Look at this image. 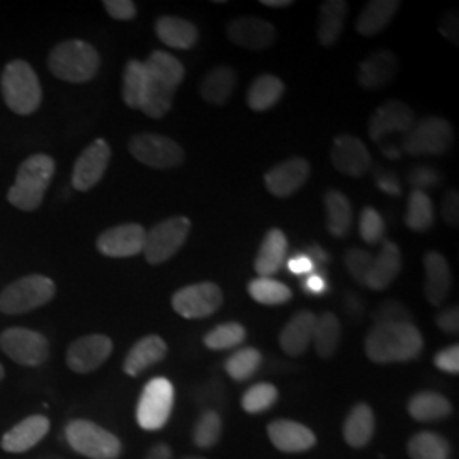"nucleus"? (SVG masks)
<instances>
[{"instance_id": "21", "label": "nucleus", "mask_w": 459, "mask_h": 459, "mask_svg": "<svg viewBox=\"0 0 459 459\" xmlns=\"http://www.w3.org/2000/svg\"><path fill=\"white\" fill-rule=\"evenodd\" d=\"M398 72V58L390 49H379L358 68V82L366 91H377L392 82Z\"/></svg>"}, {"instance_id": "39", "label": "nucleus", "mask_w": 459, "mask_h": 459, "mask_svg": "<svg viewBox=\"0 0 459 459\" xmlns=\"http://www.w3.org/2000/svg\"><path fill=\"white\" fill-rule=\"evenodd\" d=\"M247 291L252 296L254 301L265 307L284 305L293 298V291L284 282L273 278L252 279L247 284Z\"/></svg>"}, {"instance_id": "37", "label": "nucleus", "mask_w": 459, "mask_h": 459, "mask_svg": "<svg viewBox=\"0 0 459 459\" xmlns=\"http://www.w3.org/2000/svg\"><path fill=\"white\" fill-rule=\"evenodd\" d=\"M342 339V325L341 320L333 313L325 312L316 318L313 328L312 342L316 354L322 359H328L335 354Z\"/></svg>"}, {"instance_id": "6", "label": "nucleus", "mask_w": 459, "mask_h": 459, "mask_svg": "<svg viewBox=\"0 0 459 459\" xmlns=\"http://www.w3.org/2000/svg\"><path fill=\"white\" fill-rule=\"evenodd\" d=\"M56 293L51 279L41 274H30L17 279L0 293V312L22 315L49 303Z\"/></svg>"}, {"instance_id": "53", "label": "nucleus", "mask_w": 459, "mask_h": 459, "mask_svg": "<svg viewBox=\"0 0 459 459\" xmlns=\"http://www.w3.org/2000/svg\"><path fill=\"white\" fill-rule=\"evenodd\" d=\"M436 324L437 327L441 328L446 333L456 335L459 332V310L458 307H451L447 310L439 313L436 316Z\"/></svg>"}, {"instance_id": "22", "label": "nucleus", "mask_w": 459, "mask_h": 459, "mask_svg": "<svg viewBox=\"0 0 459 459\" xmlns=\"http://www.w3.org/2000/svg\"><path fill=\"white\" fill-rule=\"evenodd\" d=\"M273 446L282 453H303L312 449L316 437L312 429L293 420H274L267 427Z\"/></svg>"}, {"instance_id": "62", "label": "nucleus", "mask_w": 459, "mask_h": 459, "mask_svg": "<svg viewBox=\"0 0 459 459\" xmlns=\"http://www.w3.org/2000/svg\"><path fill=\"white\" fill-rule=\"evenodd\" d=\"M383 150V153H386V157H390V159H400L402 157V150L398 147H390V145H385V147H381Z\"/></svg>"}, {"instance_id": "16", "label": "nucleus", "mask_w": 459, "mask_h": 459, "mask_svg": "<svg viewBox=\"0 0 459 459\" xmlns=\"http://www.w3.org/2000/svg\"><path fill=\"white\" fill-rule=\"evenodd\" d=\"M111 160V148L106 140H96L79 155L74 165L72 186L77 191H89L104 178Z\"/></svg>"}, {"instance_id": "54", "label": "nucleus", "mask_w": 459, "mask_h": 459, "mask_svg": "<svg viewBox=\"0 0 459 459\" xmlns=\"http://www.w3.org/2000/svg\"><path fill=\"white\" fill-rule=\"evenodd\" d=\"M301 288L308 293V295H324L328 290L327 281L324 274L318 273H310L307 279L301 282Z\"/></svg>"}, {"instance_id": "38", "label": "nucleus", "mask_w": 459, "mask_h": 459, "mask_svg": "<svg viewBox=\"0 0 459 459\" xmlns=\"http://www.w3.org/2000/svg\"><path fill=\"white\" fill-rule=\"evenodd\" d=\"M411 459H451V444L436 432H419L407 446Z\"/></svg>"}, {"instance_id": "12", "label": "nucleus", "mask_w": 459, "mask_h": 459, "mask_svg": "<svg viewBox=\"0 0 459 459\" xmlns=\"http://www.w3.org/2000/svg\"><path fill=\"white\" fill-rule=\"evenodd\" d=\"M0 349L13 361L30 368L41 366L49 356L47 337L30 328L13 327L4 330L0 333Z\"/></svg>"}, {"instance_id": "20", "label": "nucleus", "mask_w": 459, "mask_h": 459, "mask_svg": "<svg viewBox=\"0 0 459 459\" xmlns=\"http://www.w3.org/2000/svg\"><path fill=\"white\" fill-rule=\"evenodd\" d=\"M227 36L231 43L242 48L261 51L276 41V30L261 17H235L227 26Z\"/></svg>"}, {"instance_id": "58", "label": "nucleus", "mask_w": 459, "mask_h": 459, "mask_svg": "<svg viewBox=\"0 0 459 459\" xmlns=\"http://www.w3.org/2000/svg\"><path fill=\"white\" fill-rule=\"evenodd\" d=\"M456 28H458V21H456V16H453V14H449L447 19L441 21V33H443L444 36H447V38H449L451 41H455V43H458Z\"/></svg>"}, {"instance_id": "7", "label": "nucleus", "mask_w": 459, "mask_h": 459, "mask_svg": "<svg viewBox=\"0 0 459 459\" xmlns=\"http://www.w3.org/2000/svg\"><path fill=\"white\" fill-rule=\"evenodd\" d=\"M66 443L74 451L91 459H117L123 446L121 441L91 420H72L65 429Z\"/></svg>"}, {"instance_id": "31", "label": "nucleus", "mask_w": 459, "mask_h": 459, "mask_svg": "<svg viewBox=\"0 0 459 459\" xmlns=\"http://www.w3.org/2000/svg\"><path fill=\"white\" fill-rule=\"evenodd\" d=\"M345 443L354 449H361L368 446L375 434V413L368 403L354 405L349 415L345 417L344 427Z\"/></svg>"}, {"instance_id": "23", "label": "nucleus", "mask_w": 459, "mask_h": 459, "mask_svg": "<svg viewBox=\"0 0 459 459\" xmlns=\"http://www.w3.org/2000/svg\"><path fill=\"white\" fill-rule=\"evenodd\" d=\"M424 271H426V291L427 301L434 307H441L446 298L451 291V267L446 261L443 254L430 250L424 255Z\"/></svg>"}, {"instance_id": "14", "label": "nucleus", "mask_w": 459, "mask_h": 459, "mask_svg": "<svg viewBox=\"0 0 459 459\" xmlns=\"http://www.w3.org/2000/svg\"><path fill=\"white\" fill-rule=\"evenodd\" d=\"M113 341L102 333L83 335L72 342L66 351V366L79 375H87L99 369L109 359Z\"/></svg>"}, {"instance_id": "30", "label": "nucleus", "mask_w": 459, "mask_h": 459, "mask_svg": "<svg viewBox=\"0 0 459 459\" xmlns=\"http://www.w3.org/2000/svg\"><path fill=\"white\" fill-rule=\"evenodd\" d=\"M347 11L349 4L344 0H325L320 5L316 36L322 47L328 48L339 41L341 34L344 31Z\"/></svg>"}, {"instance_id": "24", "label": "nucleus", "mask_w": 459, "mask_h": 459, "mask_svg": "<svg viewBox=\"0 0 459 459\" xmlns=\"http://www.w3.org/2000/svg\"><path fill=\"white\" fill-rule=\"evenodd\" d=\"M402 271V252L394 242H385L364 279V286L373 291L386 290Z\"/></svg>"}, {"instance_id": "61", "label": "nucleus", "mask_w": 459, "mask_h": 459, "mask_svg": "<svg viewBox=\"0 0 459 459\" xmlns=\"http://www.w3.org/2000/svg\"><path fill=\"white\" fill-rule=\"evenodd\" d=\"M293 2L291 0H263V5L271 7V9H282V7H290Z\"/></svg>"}, {"instance_id": "11", "label": "nucleus", "mask_w": 459, "mask_h": 459, "mask_svg": "<svg viewBox=\"0 0 459 459\" xmlns=\"http://www.w3.org/2000/svg\"><path fill=\"white\" fill-rule=\"evenodd\" d=\"M133 157L152 169L167 170L184 162V150L178 142L155 133H140L128 143Z\"/></svg>"}, {"instance_id": "13", "label": "nucleus", "mask_w": 459, "mask_h": 459, "mask_svg": "<svg viewBox=\"0 0 459 459\" xmlns=\"http://www.w3.org/2000/svg\"><path fill=\"white\" fill-rule=\"evenodd\" d=\"M223 305V291L221 288L212 282H197L178 290L172 296V308L178 315L189 320H199L212 316Z\"/></svg>"}, {"instance_id": "57", "label": "nucleus", "mask_w": 459, "mask_h": 459, "mask_svg": "<svg viewBox=\"0 0 459 459\" xmlns=\"http://www.w3.org/2000/svg\"><path fill=\"white\" fill-rule=\"evenodd\" d=\"M345 308L352 318H361L362 312H364L361 298L354 295V293H347V296H345Z\"/></svg>"}, {"instance_id": "25", "label": "nucleus", "mask_w": 459, "mask_h": 459, "mask_svg": "<svg viewBox=\"0 0 459 459\" xmlns=\"http://www.w3.org/2000/svg\"><path fill=\"white\" fill-rule=\"evenodd\" d=\"M49 430V420L43 415H31L4 434L0 446L7 453H24L39 443Z\"/></svg>"}, {"instance_id": "10", "label": "nucleus", "mask_w": 459, "mask_h": 459, "mask_svg": "<svg viewBox=\"0 0 459 459\" xmlns=\"http://www.w3.org/2000/svg\"><path fill=\"white\" fill-rule=\"evenodd\" d=\"M174 407V386L167 377L150 379L136 405V422L143 430H159Z\"/></svg>"}, {"instance_id": "28", "label": "nucleus", "mask_w": 459, "mask_h": 459, "mask_svg": "<svg viewBox=\"0 0 459 459\" xmlns=\"http://www.w3.org/2000/svg\"><path fill=\"white\" fill-rule=\"evenodd\" d=\"M169 347L165 344L164 339L159 335H147L140 339L136 344L133 345L123 364V371L128 377H138L143 371H147L150 366L157 362L164 361L167 356Z\"/></svg>"}, {"instance_id": "27", "label": "nucleus", "mask_w": 459, "mask_h": 459, "mask_svg": "<svg viewBox=\"0 0 459 459\" xmlns=\"http://www.w3.org/2000/svg\"><path fill=\"white\" fill-rule=\"evenodd\" d=\"M288 238L279 229H271L263 238L259 247L254 269L259 278H273L286 263Z\"/></svg>"}, {"instance_id": "46", "label": "nucleus", "mask_w": 459, "mask_h": 459, "mask_svg": "<svg viewBox=\"0 0 459 459\" xmlns=\"http://www.w3.org/2000/svg\"><path fill=\"white\" fill-rule=\"evenodd\" d=\"M359 233H361L362 240L369 246L379 244L385 238L386 227H385L381 214L377 213L375 208L366 206L362 210L361 218H359Z\"/></svg>"}, {"instance_id": "36", "label": "nucleus", "mask_w": 459, "mask_h": 459, "mask_svg": "<svg viewBox=\"0 0 459 459\" xmlns=\"http://www.w3.org/2000/svg\"><path fill=\"white\" fill-rule=\"evenodd\" d=\"M284 94V83L276 75H259L247 91V106L254 111H267L278 104Z\"/></svg>"}, {"instance_id": "32", "label": "nucleus", "mask_w": 459, "mask_h": 459, "mask_svg": "<svg viewBox=\"0 0 459 459\" xmlns=\"http://www.w3.org/2000/svg\"><path fill=\"white\" fill-rule=\"evenodd\" d=\"M237 87V74L229 65L214 66L210 70L199 87L201 98L213 106H223L229 102Z\"/></svg>"}, {"instance_id": "45", "label": "nucleus", "mask_w": 459, "mask_h": 459, "mask_svg": "<svg viewBox=\"0 0 459 459\" xmlns=\"http://www.w3.org/2000/svg\"><path fill=\"white\" fill-rule=\"evenodd\" d=\"M278 388L271 383H257L242 396V409L247 413H263L278 402Z\"/></svg>"}, {"instance_id": "41", "label": "nucleus", "mask_w": 459, "mask_h": 459, "mask_svg": "<svg viewBox=\"0 0 459 459\" xmlns=\"http://www.w3.org/2000/svg\"><path fill=\"white\" fill-rule=\"evenodd\" d=\"M263 364V354L255 347H242L225 361V371L235 381H247L254 377Z\"/></svg>"}, {"instance_id": "56", "label": "nucleus", "mask_w": 459, "mask_h": 459, "mask_svg": "<svg viewBox=\"0 0 459 459\" xmlns=\"http://www.w3.org/2000/svg\"><path fill=\"white\" fill-rule=\"evenodd\" d=\"M377 187L388 195H402V187L398 186V181L394 174L381 170L377 176Z\"/></svg>"}, {"instance_id": "49", "label": "nucleus", "mask_w": 459, "mask_h": 459, "mask_svg": "<svg viewBox=\"0 0 459 459\" xmlns=\"http://www.w3.org/2000/svg\"><path fill=\"white\" fill-rule=\"evenodd\" d=\"M434 364L437 369L449 375H458L459 373V345L453 344L444 347L434 356Z\"/></svg>"}, {"instance_id": "2", "label": "nucleus", "mask_w": 459, "mask_h": 459, "mask_svg": "<svg viewBox=\"0 0 459 459\" xmlns=\"http://www.w3.org/2000/svg\"><path fill=\"white\" fill-rule=\"evenodd\" d=\"M422 349V333L413 324H379L369 330L364 342L366 356L377 364L413 361Z\"/></svg>"}, {"instance_id": "59", "label": "nucleus", "mask_w": 459, "mask_h": 459, "mask_svg": "<svg viewBox=\"0 0 459 459\" xmlns=\"http://www.w3.org/2000/svg\"><path fill=\"white\" fill-rule=\"evenodd\" d=\"M145 459H172V449L169 444L159 443L150 447Z\"/></svg>"}, {"instance_id": "50", "label": "nucleus", "mask_w": 459, "mask_h": 459, "mask_svg": "<svg viewBox=\"0 0 459 459\" xmlns=\"http://www.w3.org/2000/svg\"><path fill=\"white\" fill-rule=\"evenodd\" d=\"M409 181H411V186H413V191H422V193H426L427 189H430V187H434L436 184H439L441 178H439V174H437L434 169H430V167H417V169L411 170V176H409Z\"/></svg>"}, {"instance_id": "48", "label": "nucleus", "mask_w": 459, "mask_h": 459, "mask_svg": "<svg viewBox=\"0 0 459 459\" xmlns=\"http://www.w3.org/2000/svg\"><path fill=\"white\" fill-rule=\"evenodd\" d=\"M375 325L379 324H411V313L409 308L394 299H388L379 305L375 315H373Z\"/></svg>"}, {"instance_id": "44", "label": "nucleus", "mask_w": 459, "mask_h": 459, "mask_svg": "<svg viewBox=\"0 0 459 459\" xmlns=\"http://www.w3.org/2000/svg\"><path fill=\"white\" fill-rule=\"evenodd\" d=\"M223 422L214 411H206L196 422L193 430V441L201 449H212L221 437Z\"/></svg>"}, {"instance_id": "33", "label": "nucleus", "mask_w": 459, "mask_h": 459, "mask_svg": "<svg viewBox=\"0 0 459 459\" xmlns=\"http://www.w3.org/2000/svg\"><path fill=\"white\" fill-rule=\"evenodd\" d=\"M398 0H373L368 2L356 21V30L362 36H377L394 19L400 9Z\"/></svg>"}, {"instance_id": "15", "label": "nucleus", "mask_w": 459, "mask_h": 459, "mask_svg": "<svg viewBox=\"0 0 459 459\" xmlns=\"http://www.w3.org/2000/svg\"><path fill=\"white\" fill-rule=\"evenodd\" d=\"M147 230L140 223H125L102 231L98 237V250L106 257H133L143 254Z\"/></svg>"}, {"instance_id": "8", "label": "nucleus", "mask_w": 459, "mask_h": 459, "mask_svg": "<svg viewBox=\"0 0 459 459\" xmlns=\"http://www.w3.org/2000/svg\"><path fill=\"white\" fill-rule=\"evenodd\" d=\"M455 132L449 121L439 116H427L403 134L402 152L420 155H443L453 147Z\"/></svg>"}, {"instance_id": "4", "label": "nucleus", "mask_w": 459, "mask_h": 459, "mask_svg": "<svg viewBox=\"0 0 459 459\" xmlns=\"http://www.w3.org/2000/svg\"><path fill=\"white\" fill-rule=\"evenodd\" d=\"M0 91L7 108L16 115H33L41 106V83L33 66L24 60H13L5 65L0 77Z\"/></svg>"}, {"instance_id": "9", "label": "nucleus", "mask_w": 459, "mask_h": 459, "mask_svg": "<svg viewBox=\"0 0 459 459\" xmlns=\"http://www.w3.org/2000/svg\"><path fill=\"white\" fill-rule=\"evenodd\" d=\"M191 231V221L184 216H174L160 221L147 231L143 255L148 264L159 265L174 257L186 244Z\"/></svg>"}, {"instance_id": "43", "label": "nucleus", "mask_w": 459, "mask_h": 459, "mask_svg": "<svg viewBox=\"0 0 459 459\" xmlns=\"http://www.w3.org/2000/svg\"><path fill=\"white\" fill-rule=\"evenodd\" d=\"M247 339V330L242 324L238 322H227L221 324L213 330H210L203 342L212 349V351H229V349H235L238 345L244 344Z\"/></svg>"}, {"instance_id": "47", "label": "nucleus", "mask_w": 459, "mask_h": 459, "mask_svg": "<svg viewBox=\"0 0 459 459\" xmlns=\"http://www.w3.org/2000/svg\"><path fill=\"white\" fill-rule=\"evenodd\" d=\"M373 259H375V255L368 250L351 248V250H347V254L344 255L345 269L358 284L364 286V279H366V274H368V271L373 264Z\"/></svg>"}, {"instance_id": "17", "label": "nucleus", "mask_w": 459, "mask_h": 459, "mask_svg": "<svg viewBox=\"0 0 459 459\" xmlns=\"http://www.w3.org/2000/svg\"><path fill=\"white\" fill-rule=\"evenodd\" d=\"M415 125V116L403 100H388L379 106L369 119V138L381 143L385 138L396 133H405Z\"/></svg>"}, {"instance_id": "19", "label": "nucleus", "mask_w": 459, "mask_h": 459, "mask_svg": "<svg viewBox=\"0 0 459 459\" xmlns=\"http://www.w3.org/2000/svg\"><path fill=\"white\" fill-rule=\"evenodd\" d=\"M310 172V164L303 157H291L265 174V187L273 196H291L307 184Z\"/></svg>"}, {"instance_id": "29", "label": "nucleus", "mask_w": 459, "mask_h": 459, "mask_svg": "<svg viewBox=\"0 0 459 459\" xmlns=\"http://www.w3.org/2000/svg\"><path fill=\"white\" fill-rule=\"evenodd\" d=\"M157 38L165 47L176 49H191L196 47L199 31L196 26L182 17H159L155 22Z\"/></svg>"}, {"instance_id": "35", "label": "nucleus", "mask_w": 459, "mask_h": 459, "mask_svg": "<svg viewBox=\"0 0 459 459\" xmlns=\"http://www.w3.org/2000/svg\"><path fill=\"white\" fill-rule=\"evenodd\" d=\"M407 411L417 422H434L449 417L453 411V405L441 394L419 392L409 400Z\"/></svg>"}, {"instance_id": "1", "label": "nucleus", "mask_w": 459, "mask_h": 459, "mask_svg": "<svg viewBox=\"0 0 459 459\" xmlns=\"http://www.w3.org/2000/svg\"><path fill=\"white\" fill-rule=\"evenodd\" d=\"M143 65L147 81L140 111H143L148 117L159 119L170 111L178 87L184 81L186 68L167 51H153Z\"/></svg>"}, {"instance_id": "18", "label": "nucleus", "mask_w": 459, "mask_h": 459, "mask_svg": "<svg viewBox=\"0 0 459 459\" xmlns=\"http://www.w3.org/2000/svg\"><path fill=\"white\" fill-rule=\"evenodd\" d=\"M330 160L339 172L349 178H362L373 165L369 150L352 134H341L333 140Z\"/></svg>"}, {"instance_id": "51", "label": "nucleus", "mask_w": 459, "mask_h": 459, "mask_svg": "<svg viewBox=\"0 0 459 459\" xmlns=\"http://www.w3.org/2000/svg\"><path fill=\"white\" fill-rule=\"evenodd\" d=\"M106 13L117 21H132L136 16V5L132 0H104Z\"/></svg>"}, {"instance_id": "64", "label": "nucleus", "mask_w": 459, "mask_h": 459, "mask_svg": "<svg viewBox=\"0 0 459 459\" xmlns=\"http://www.w3.org/2000/svg\"><path fill=\"white\" fill-rule=\"evenodd\" d=\"M182 459H206V458H201V456H186V458Z\"/></svg>"}, {"instance_id": "55", "label": "nucleus", "mask_w": 459, "mask_h": 459, "mask_svg": "<svg viewBox=\"0 0 459 459\" xmlns=\"http://www.w3.org/2000/svg\"><path fill=\"white\" fill-rule=\"evenodd\" d=\"M288 269L296 274V276H303V274H310L315 271L313 263L307 254H298L295 257H291L288 261Z\"/></svg>"}, {"instance_id": "52", "label": "nucleus", "mask_w": 459, "mask_h": 459, "mask_svg": "<svg viewBox=\"0 0 459 459\" xmlns=\"http://www.w3.org/2000/svg\"><path fill=\"white\" fill-rule=\"evenodd\" d=\"M443 218L447 225L458 227L459 221V195L456 189L449 191L443 201Z\"/></svg>"}, {"instance_id": "63", "label": "nucleus", "mask_w": 459, "mask_h": 459, "mask_svg": "<svg viewBox=\"0 0 459 459\" xmlns=\"http://www.w3.org/2000/svg\"><path fill=\"white\" fill-rule=\"evenodd\" d=\"M4 379V368H2V364H0V381Z\"/></svg>"}, {"instance_id": "60", "label": "nucleus", "mask_w": 459, "mask_h": 459, "mask_svg": "<svg viewBox=\"0 0 459 459\" xmlns=\"http://www.w3.org/2000/svg\"><path fill=\"white\" fill-rule=\"evenodd\" d=\"M307 255L310 257L313 267H324L328 263V254L320 246H313Z\"/></svg>"}, {"instance_id": "26", "label": "nucleus", "mask_w": 459, "mask_h": 459, "mask_svg": "<svg viewBox=\"0 0 459 459\" xmlns=\"http://www.w3.org/2000/svg\"><path fill=\"white\" fill-rule=\"evenodd\" d=\"M316 315L308 310L296 313L279 333V345L288 356H301L312 344Z\"/></svg>"}, {"instance_id": "3", "label": "nucleus", "mask_w": 459, "mask_h": 459, "mask_svg": "<svg viewBox=\"0 0 459 459\" xmlns=\"http://www.w3.org/2000/svg\"><path fill=\"white\" fill-rule=\"evenodd\" d=\"M55 176V160L36 153L19 165L16 182L7 193L9 203L21 212H34L41 206L45 193Z\"/></svg>"}, {"instance_id": "5", "label": "nucleus", "mask_w": 459, "mask_h": 459, "mask_svg": "<svg viewBox=\"0 0 459 459\" xmlns=\"http://www.w3.org/2000/svg\"><path fill=\"white\" fill-rule=\"evenodd\" d=\"M99 66L98 49L81 39L64 41L49 53V72L65 82H89L98 75Z\"/></svg>"}, {"instance_id": "42", "label": "nucleus", "mask_w": 459, "mask_h": 459, "mask_svg": "<svg viewBox=\"0 0 459 459\" xmlns=\"http://www.w3.org/2000/svg\"><path fill=\"white\" fill-rule=\"evenodd\" d=\"M147 72L140 60H130L123 72V100L128 108L140 109L145 91Z\"/></svg>"}, {"instance_id": "40", "label": "nucleus", "mask_w": 459, "mask_h": 459, "mask_svg": "<svg viewBox=\"0 0 459 459\" xmlns=\"http://www.w3.org/2000/svg\"><path fill=\"white\" fill-rule=\"evenodd\" d=\"M436 220L434 203L427 193L422 191H411L407 203V213H405V225L413 231H427L432 229Z\"/></svg>"}, {"instance_id": "34", "label": "nucleus", "mask_w": 459, "mask_h": 459, "mask_svg": "<svg viewBox=\"0 0 459 459\" xmlns=\"http://www.w3.org/2000/svg\"><path fill=\"white\" fill-rule=\"evenodd\" d=\"M327 212V230L335 238H344L352 229V206L349 197L337 189H330L324 197Z\"/></svg>"}]
</instances>
